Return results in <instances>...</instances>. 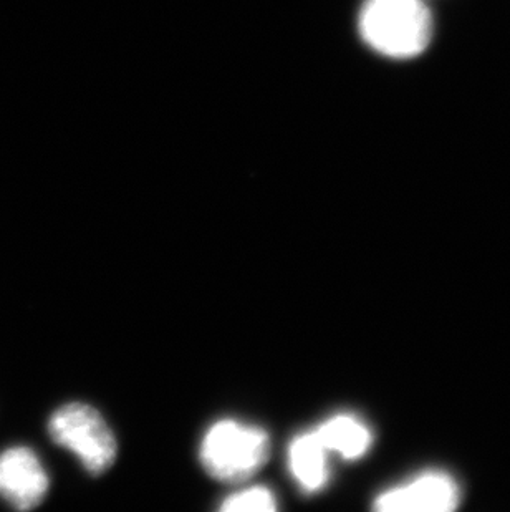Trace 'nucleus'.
<instances>
[{"mask_svg":"<svg viewBox=\"0 0 510 512\" xmlns=\"http://www.w3.org/2000/svg\"><path fill=\"white\" fill-rule=\"evenodd\" d=\"M360 34L378 54L406 60L428 49L433 17L423 0H365Z\"/></svg>","mask_w":510,"mask_h":512,"instance_id":"obj_1","label":"nucleus"},{"mask_svg":"<svg viewBox=\"0 0 510 512\" xmlns=\"http://www.w3.org/2000/svg\"><path fill=\"white\" fill-rule=\"evenodd\" d=\"M269 450V435L264 428L221 420L204 436L201 463L206 473L217 481L241 483L267 463Z\"/></svg>","mask_w":510,"mask_h":512,"instance_id":"obj_2","label":"nucleus"},{"mask_svg":"<svg viewBox=\"0 0 510 512\" xmlns=\"http://www.w3.org/2000/svg\"><path fill=\"white\" fill-rule=\"evenodd\" d=\"M52 440L82 461L88 473L102 474L113 466L118 443L100 411L87 403H68L49 421Z\"/></svg>","mask_w":510,"mask_h":512,"instance_id":"obj_3","label":"nucleus"},{"mask_svg":"<svg viewBox=\"0 0 510 512\" xmlns=\"http://www.w3.org/2000/svg\"><path fill=\"white\" fill-rule=\"evenodd\" d=\"M50 479L39 456L24 446L0 455V498L20 511L42 504L49 493Z\"/></svg>","mask_w":510,"mask_h":512,"instance_id":"obj_4","label":"nucleus"},{"mask_svg":"<svg viewBox=\"0 0 510 512\" xmlns=\"http://www.w3.org/2000/svg\"><path fill=\"white\" fill-rule=\"evenodd\" d=\"M458 486L446 474H424L405 486L390 489L376 498L381 512H446L456 508Z\"/></svg>","mask_w":510,"mask_h":512,"instance_id":"obj_5","label":"nucleus"},{"mask_svg":"<svg viewBox=\"0 0 510 512\" xmlns=\"http://www.w3.org/2000/svg\"><path fill=\"white\" fill-rule=\"evenodd\" d=\"M328 450L315 430L295 436L289 446V469L300 488L313 493L322 489L330 478Z\"/></svg>","mask_w":510,"mask_h":512,"instance_id":"obj_6","label":"nucleus"},{"mask_svg":"<svg viewBox=\"0 0 510 512\" xmlns=\"http://www.w3.org/2000/svg\"><path fill=\"white\" fill-rule=\"evenodd\" d=\"M315 433L328 451L347 459L360 458L371 445L368 426L352 415L333 416L318 426Z\"/></svg>","mask_w":510,"mask_h":512,"instance_id":"obj_7","label":"nucleus"},{"mask_svg":"<svg viewBox=\"0 0 510 512\" xmlns=\"http://www.w3.org/2000/svg\"><path fill=\"white\" fill-rule=\"evenodd\" d=\"M277 509V501L270 489L249 488L232 494L222 503L224 512H272Z\"/></svg>","mask_w":510,"mask_h":512,"instance_id":"obj_8","label":"nucleus"}]
</instances>
